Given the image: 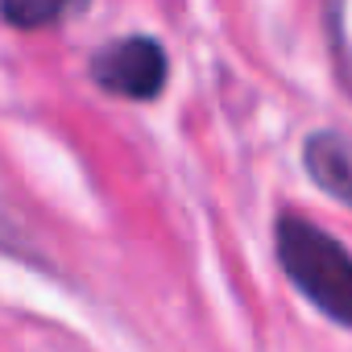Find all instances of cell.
I'll list each match as a JSON object with an SVG mask.
<instances>
[{"label": "cell", "instance_id": "6da1fadb", "mask_svg": "<svg viewBox=\"0 0 352 352\" xmlns=\"http://www.w3.org/2000/svg\"><path fill=\"white\" fill-rule=\"evenodd\" d=\"M278 257L290 282L336 323L352 327V257L327 232L286 216L278 224Z\"/></svg>", "mask_w": 352, "mask_h": 352}, {"label": "cell", "instance_id": "3957f363", "mask_svg": "<svg viewBox=\"0 0 352 352\" xmlns=\"http://www.w3.org/2000/svg\"><path fill=\"white\" fill-rule=\"evenodd\" d=\"M307 170L327 195L352 208V145L340 133H315L307 141Z\"/></svg>", "mask_w": 352, "mask_h": 352}, {"label": "cell", "instance_id": "277c9868", "mask_svg": "<svg viewBox=\"0 0 352 352\" xmlns=\"http://www.w3.org/2000/svg\"><path fill=\"white\" fill-rule=\"evenodd\" d=\"M79 0H0V13L17 30H46L54 21H63Z\"/></svg>", "mask_w": 352, "mask_h": 352}, {"label": "cell", "instance_id": "7a4b0ae2", "mask_svg": "<svg viewBox=\"0 0 352 352\" xmlns=\"http://www.w3.org/2000/svg\"><path fill=\"white\" fill-rule=\"evenodd\" d=\"M91 75L124 100H153L166 87V50L153 38H120L91 58Z\"/></svg>", "mask_w": 352, "mask_h": 352}]
</instances>
